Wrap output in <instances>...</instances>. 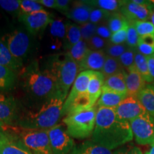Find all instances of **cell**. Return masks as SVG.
Wrapping results in <instances>:
<instances>
[{
    "mask_svg": "<svg viewBox=\"0 0 154 154\" xmlns=\"http://www.w3.org/2000/svg\"><path fill=\"white\" fill-rule=\"evenodd\" d=\"M133 138L129 122L119 117L114 109L98 108L92 141L111 151L130 142Z\"/></svg>",
    "mask_w": 154,
    "mask_h": 154,
    "instance_id": "1",
    "label": "cell"
},
{
    "mask_svg": "<svg viewBox=\"0 0 154 154\" xmlns=\"http://www.w3.org/2000/svg\"><path fill=\"white\" fill-rule=\"evenodd\" d=\"M64 100L59 96L49 98L37 110L23 116L19 125L23 129L49 130L58 124Z\"/></svg>",
    "mask_w": 154,
    "mask_h": 154,
    "instance_id": "2",
    "label": "cell"
},
{
    "mask_svg": "<svg viewBox=\"0 0 154 154\" xmlns=\"http://www.w3.org/2000/svg\"><path fill=\"white\" fill-rule=\"evenodd\" d=\"M48 70L55 79L57 96L65 101L69 88L79 75V64L65 54L61 57L55 58Z\"/></svg>",
    "mask_w": 154,
    "mask_h": 154,
    "instance_id": "3",
    "label": "cell"
},
{
    "mask_svg": "<svg viewBox=\"0 0 154 154\" xmlns=\"http://www.w3.org/2000/svg\"><path fill=\"white\" fill-rule=\"evenodd\" d=\"M98 108L71 111L65 116L63 123L67 134L72 138L84 139L92 136L95 127Z\"/></svg>",
    "mask_w": 154,
    "mask_h": 154,
    "instance_id": "4",
    "label": "cell"
},
{
    "mask_svg": "<svg viewBox=\"0 0 154 154\" xmlns=\"http://www.w3.org/2000/svg\"><path fill=\"white\" fill-rule=\"evenodd\" d=\"M26 85L34 95L39 97L49 99L58 96L55 79L49 70L30 72L26 76Z\"/></svg>",
    "mask_w": 154,
    "mask_h": 154,
    "instance_id": "5",
    "label": "cell"
},
{
    "mask_svg": "<svg viewBox=\"0 0 154 154\" xmlns=\"http://www.w3.org/2000/svg\"><path fill=\"white\" fill-rule=\"evenodd\" d=\"M19 139L32 154H52L48 130L23 129Z\"/></svg>",
    "mask_w": 154,
    "mask_h": 154,
    "instance_id": "6",
    "label": "cell"
},
{
    "mask_svg": "<svg viewBox=\"0 0 154 154\" xmlns=\"http://www.w3.org/2000/svg\"><path fill=\"white\" fill-rule=\"evenodd\" d=\"M133 136L139 145L153 144L154 141V117L146 111L129 121Z\"/></svg>",
    "mask_w": 154,
    "mask_h": 154,
    "instance_id": "7",
    "label": "cell"
},
{
    "mask_svg": "<svg viewBox=\"0 0 154 154\" xmlns=\"http://www.w3.org/2000/svg\"><path fill=\"white\" fill-rule=\"evenodd\" d=\"M52 154H69L76 148L74 140L62 124H58L48 130Z\"/></svg>",
    "mask_w": 154,
    "mask_h": 154,
    "instance_id": "8",
    "label": "cell"
},
{
    "mask_svg": "<svg viewBox=\"0 0 154 154\" xmlns=\"http://www.w3.org/2000/svg\"><path fill=\"white\" fill-rule=\"evenodd\" d=\"M2 40L8 48L11 55L22 62V59L27 54L30 47V38L27 33L22 30H15Z\"/></svg>",
    "mask_w": 154,
    "mask_h": 154,
    "instance_id": "9",
    "label": "cell"
},
{
    "mask_svg": "<svg viewBox=\"0 0 154 154\" xmlns=\"http://www.w3.org/2000/svg\"><path fill=\"white\" fill-rule=\"evenodd\" d=\"M19 20L24 25L29 33L36 35L45 29L53 19L51 14L44 9L31 14L22 12L19 15Z\"/></svg>",
    "mask_w": 154,
    "mask_h": 154,
    "instance_id": "10",
    "label": "cell"
},
{
    "mask_svg": "<svg viewBox=\"0 0 154 154\" xmlns=\"http://www.w3.org/2000/svg\"><path fill=\"white\" fill-rule=\"evenodd\" d=\"M120 12L129 23L144 22L150 19L152 13L151 3L149 5H138L132 1H124Z\"/></svg>",
    "mask_w": 154,
    "mask_h": 154,
    "instance_id": "11",
    "label": "cell"
},
{
    "mask_svg": "<svg viewBox=\"0 0 154 154\" xmlns=\"http://www.w3.org/2000/svg\"><path fill=\"white\" fill-rule=\"evenodd\" d=\"M114 110L119 117L128 122L146 111L137 96H127Z\"/></svg>",
    "mask_w": 154,
    "mask_h": 154,
    "instance_id": "12",
    "label": "cell"
},
{
    "mask_svg": "<svg viewBox=\"0 0 154 154\" xmlns=\"http://www.w3.org/2000/svg\"><path fill=\"white\" fill-rule=\"evenodd\" d=\"M106 57L104 51H91L89 49L84 59L79 63V72L88 70L101 72Z\"/></svg>",
    "mask_w": 154,
    "mask_h": 154,
    "instance_id": "13",
    "label": "cell"
},
{
    "mask_svg": "<svg viewBox=\"0 0 154 154\" xmlns=\"http://www.w3.org/2000/svg\"><path fill=\"white\" fill-rule=\"evenodd\" d=\"M1 154H32L19 139L3 132L0 140Z\"/></svg>",
    "mask_w": 154,
    "mask_h": 154,
    "instance_id": "14",
    "label": "cell"
},
{
    "mask_svg": "<svg viewBox=\"0 0 154 154\" xmlns=\"http://www.w3.org/2000/svg\"><path fill=\"white\" fill-rule=\"evenodd\" d=\"M126 84L128 96H137L146 86V82L135 66L127 70Z\"/></svg>",
    "mask_w": 154,
    "mask_h": 154,
    "instance_id": "15",
    "label": "cell"
},
{
    "mask_svg": "<svg viewBox=\"0 0 154 154\" xmlns=\"http://www.w3.org/2000/svg\"><path fill=\"white\" fill-rule=\"evenodd\" d=\"M94 7L87 5L84 1L75 2L73 3L69 10L65 13L69 19L79 24L89 22V17Z\"/></svg>",
    "mask_w": 154,
    "mask_h": 154,
    "instance_id": "16",
    "label": "cell"
},
{
    "mask_svg": "<svg viewBox=\"0 0 154 154\" xmlns=\"http://www.w3.org/2000/svg\"><path fill=\"white\" fill-rule=\"evenodd\" d=\"M104 79V76L101 72L93 71L86 91L88 97L93 106L96 105V103L101 95Z\"/></svg>",
    "mask_w": 154,
    "mask_h": 154,
    "instance_id": "17",
    "label": "cell"
},
{
    "mask_svg": "<svg viewBox=\"0 0 154 154\" xmlns=\"http://www.w3.org/2000/svg\"><path fill=\"white\" fill-rule=\"evenodd\" d=\"M128 96L127 94L119 93L109 90L102 89V94L96 102L97 108H109L115 109Z\"/></svg>",
    "mask_w": 154,
    "mask_h": 154,
    "instance_id": "18",
    "label": "cell"
},
{
    "mask_svg": "<svg viewBox=\"0 0 154 154\" xmlns=\"http://www.w3.org/2000/svg\"><path fill=\"white\" fill-rule=\"evenodd\" d=\"M16 114V103L11 97L0 94V121L9 125L14 120Z\"/></svg>",
    "mask_w": 154,
    "mask_h": 154,
    "instance_id": "19",
    "label": "cell"
},
{
    "mask_svg": "<svg viewBox=\"0 0 154 154\" xmlns=\"http://www.w3.org/2000/svg\"><path fill=\"white\" fill-rule=\"evenodd\" d=\"M127 72L118 73L107 78H105L104 83L102 89L109 90L119 93L127 94V88L126 84Z\"/></svg>",
    "mask_w": 154,
    "mask_h": 154,
    "instance_id": "20",
    "label": "cell"
},
{
    "mask_svg": "<svg viewBox=\"0 0 154 154\" xmlns=\"http://www.w3.org/2000/svg\"><path fill=\"white\" fill-rule=\"evenodd\" d=\"M69 154H114L111 150L100 145L92 140H86L74 149Z\"/></svg>",
    "mask_w": 154,
    "mask_h": 154,
    "instance_id": "21",
    "label": "cell"
},
{
    "mask_svg": "<svg viewBox=\"0 0 154 154\" xmlns=\"http://www.w3.org/2000/svg\"><path fill=\"white\" fill-rule=\"evenodd\" d=\"M65 24H66V36H65L63 47V49L68 51L82 38L79 25L70 22H66Z\"/></svg>",
    "mask_w": 154,
    "mask_h": 154,
    "instance_id": "22",
    "label": "cell"
},
{
    "mask_svg": "<svg viewBox=\"0 0 154 154\" xmlns=\"http://www.w3.org/2000/svg\"><path fill=\"white\" fill-rule=\"evenodd\" d=\"M137 98L145 110L154 117V86L151 84L146 85Z\"/></svg>",
    "mask_w": 154,
    "mask_h": 154,
    "instance_id": "23",
    "label": "cell"
},
{
    "mask_svg": "<svg viewBox=\"0 0 154 154\" xmlns=\"http://www.w3.org/2000/svg\"><path fill=\"white\" fill-rule=\"evenodd\" d=\"M0 65L8 67L14 71L22 65L21 61L17 60L11 55L2 38H0Z\"/></svg>",
    "mask_w": 154,
    "mask_h": 154,
    "instance_id": "24",
    "label": "cell"
},
{
    "mask_svg": "<svg viewBox=\"0 0 154 154\" xmlns=\"http://www.w3.org/2000/svg\"><path fill=\"white\" fill-rule=\"evenodd\" d=\"M84 2L94 8L103 9L110 13L119 12L124 3V1L119 0H89Z\"/></svg>",
    "mask_w": 154,
    "mask_h": 154,
    "instance_id": "25",
    "label": "cell"
},
{
    "mask_svg": "<svg viewBox=\"0 0 154 154\" xmlns=\"http://www.w3.org/2000/svg\"><path fill=\"white\" fill-rule=\"evenodd\" d=\"M50 35L56 44L63 45L66 36V24L61 19H53L49 24Z\"/></svg>",
    "mask_w": 154,
    "mask_h": 154,
    "instance_id": "26",
    "label": "cell"
},
{
    "mask_svg": "<svg viewBox=\"0 0 154 154\" xmlns=\"http://www.w3.org/2000/svg\"><path fill=\"white\" fill-rule=\"evenodd\" d=\"M134 66L138 70V72L143 76L146 83H148L149 84H153L154 81L149 73L147 57L141 54L138 51H136V54H135Z\"/></svg>",
    "mask_w": 154,
    "mask_h": 154,
    "instance_id": "27",
    "label": "cell"
},
{
    "mask_svg": "<svg viewBox=\"0 0 154 154\" xmlns=\"http://www.w3.org/2000/svg\"><path fill=\"white\" fill-rule=\"evenodd\" d=\"M107 24L111 33H115L124 28H128L129 22L120 11L111 13L107 21Z\"/></svg>",
    "mask_w": 154,
    "mask_h": 154,
    "instance_id": "28",
    "label": "cell"
},
{
    "mask_svg": "<svg viewBox=\"0 0 154 154\" xmlns=\"http://www.w3.org/2000/svg\"><path fill=\"white\" fill-rule=\"evenodd\" d=\"M126 71L118 59H115L110 57H106L103 69L101 71L102 74L104 76V78H107L113 75L118 74Z\"/></svg>",
    "mask_w": 154,
    "mask_h": 154,
    "instance_id": "29",
    "label": "cell"
},
{
    "mask_svg": "<svg viewBox=\"0 0 154 154\" xmlns=\"http://www.w3.org/2000/svg\"><path fill=\"white\" fill-rule=\"evenodd\" d=\"M14 71L8 67L0 65V89H10L15 82Z\"/></svg>",
    "mask_w": 154,
    "mask_h": 154,
    "instance_id": "30",
    "label": "cell"
},
{
    "mask_svg": "<svg viewBox=\"0 0 154 154\" xmlns=\"http://www.w3.org/2000/svg\"><path fill=\"white\" fill-rule=\"evenodd\" d=\"M88 50L89 49L87 47L86 42L82 39L76 44H75L74 47L68 50L66 54L79 64L85 57Z\"/></svg>",
    "mask_w": 154,
    "mask_h": 154,
    "instance_id": "31",
    "label": "cell"
},
{
    "mask_svg": "<svg viewBox=\"0 0 154 154\" xmlns=\"http://www.w3.org/2000/svg\"><path fill=\"white\" fill-rule=\"evenodd\" d=\"M137 51L146 57L153 55L154 54V35L139 36Z\"/></svg>",
    "mask_w": 154,
    "mask_h": 154,
    "instance_id": "32",
    "label": "cell"
},
{
    "mask_svg": "<svg viewBox=\"0 0 154 154\" xmlns=\"http://www.w3.org/2000/svg\"><path fill=\"white\" fill-rule=\"evenodd\" d=\"M19 5L22 12L26 14L44 10L43 6L38 3V0H19Z\"/></svg>",
    "mask_w": 154,
    "mask_h": 154,
    "instance_id": "33",
    "label": "cell"
},
{
    "mask_svg": "<svg viewBox=\"0 0 154 154\" xmlns=\"http://www.w3.org/2000/svg\"><path fill=\"white\" fill-rule=\"evenodd\" d=\"M128 48V47L126 45V44H113L109 42L106 47L105 48L104 52L108 57L119 59L126 51Z\"/></svg>",
    "mask_w": 154,
    "mask_h": 154,
    "instance_id": "34",
    "label": "cell"
},
{
    "mask_svg": "<svg viewBox=\"0 0 154 154\" xmlns=\"http://www.w3.org/2000/svg\"><path fill=\"white\" fill-rule=\"evenodd\" d=\"M111 13L103 9L93 8L89 17V22L94 24H100L107 22Z\"/></svg>",
    "mask_w": 154,
    "mask_h": 154,
    "instance_id": "35",
    "label": "cell"
},
{
    "mask_svg": "<svg viewBox=\"0 0 154 154\" xmlns=\"http://www.w3.org/2000/svg\"><path fill=\"white\" fill-rule=\"evenodd\" d=\"M137 51V48H129L119 58L121 64L124 67V69H129L134 66L135 54Z\"/></svg>",
    "mask_w": 154,
    "mask_h": 154,
    "instance_id": "36",
    "label": "cell"
},
{
    "mask_svg": "<svg viewBox=\"0 0 154 154\" xmlns=\"http://www.w3.org/2000/svg\"><path fill=\"white\" fill-rule=\"evenodd\" d=\"M80 28L81 34H82V38L86 42L90 38L96 35V29L97 25L94 24L93 23L88 22L84 24L79 25Z\"/></svg>",
    "mask_w": 154,
    "mask_h": 154,
    "instance_id": "37",
    "label": "cell"
},
{
    "mask_svg": "<svg viewBox=\"0 0 154 154\" xmlns=\"http://www.w3.org/2000/svg\"><path fill=\"white\" fill-rule=\"evenodd\" d=\"M0 7L11 14L19 15L22 13L19 0H0Z\"/></svg>",
    "mask_w": 154,
    "mask_h": 154,
    "instance_id": "38",
    "label": "cell"
},
{
    "mask_svg": "<svg viewBox=\"0 0 154 154\" xmlns=\"http://www.w3.org/2000/svg\"><path fill=\"white\" fill-rule=\"evenodd\" d=\"M86 42L88 49L91 51H104L109 42H107L106 40L99 36L95 35Z\"/></svg>",
    "mask_w": 154,
    "mask_h": 154,
    "instance_id": "39",
    "label": "cell"
},
{
    "mask_svg": "<svg viewBox=\"0 0 154 154\" xmlns=\"http://www.w3.org/2000/svg\"><path fill=\"white\" fill-rule=\"evenodd\" d=\"M135 27L139 36L154 35V26L150 21L136 22Z\"/></svg>",
    "mask_w": 154,
    "mask_h": 154,
    "instance_id": "40",
    "label": "cell"
},
{
    "mask_svg": "<svg viewBox=\"0 0 154 154\" xmlns=\"http://www.w3.org/2000/svg\"><path fill=\"white\" fill-rule=\"evenodd\" d=\"M139 35L135 27L134 23H129L128 31H127V38L126 44L129 48H137Z\"/></svg>",
    "mask_w": 154,
    "mask_h": 154,
    "instance_id": "41",
    "label": "cell"
},
{
    "mask_svg": "<svg viewBox=\"0 0 154 154\" xmlns=\"http://www.w3.org/2000/svg\"><path fill=\"white\" fill-rule=\"evenodd\" d=\"M128 28H124L115 33H113L111 34L109 42L113 44H123L126 43Z\"/></svg>",
    "mask_w": 154,
    "mask_h": 154,
    "instance_id": "42",
    "label": "cell"
},
{
    "mask_svg": "<svg viewBox=\"0 0 154 154\" xmlns=\"http://www.w3.org/2000/svg\"><path fill=\"white\" fill-rule=\"evenodd\" d=\"M111 34L112 33L108 26L107 22L97 25V29H96V35L97 36L106 40L110 39Z\"/></svg>",
    "mask_w": 154,
    "mask_h": 154,
    "instance_id": "43",
    "label": "cell"
},
{
    "mask_svg": "<svg viewBox=\"0 0 154 154\" xmlns=\"http://www.w3.org/2000/svg\"><path fill=\"white\" fill-rule=\"evenodd\" d=\"M114 154H143L141 150L137 146L131 145H128L124 147L121 148L116 150L114 152Z\"/></svg>",
    "mask_w": 154,
    "mask_h": 154,
    "instance_id": "44",
    "label": "cell"
},
{
    "mask_svg": "<svg viewBox=\"0 0 154 154\" xmlns=\"http://www.w3.org/2000/svg\"><path fill=\"white\" fill-rule=\"evenodd\" d=\"M72 1L69 0H56V9L65 14L71 8Z\"/></svg>",
    "mask_w": 154,
    "mask_h": 154,
    "instance_id": "45",
    "label": "cell"
},
{
    "mask_svg": "<svg viewBox=\"0 0 154 154\" xmlns=\"http://www.w3.org/2000/svg\"><path fill=\"white\" fill-rule=\"evenodd\" d=\"M147 61H148V66H149V73L151 74L154 81V54L153 55L149 56L147 57Z\"/></svg>",
    "mask_w": 154,
    "mask_h": 154,
    "instance_id": "46",
    "label": "cell"
},
{
    "mask_svg": "<svg viewBox=\"0 0 154 154\" xmlns=\"http://www.w3.org/2000/svg\"><path fill=\"white\" fill-rule=\"evenodd\" d=\"M38 2L43 7L56 9V0H38Z\"/></svg>",
    "mask_w": 154,
    "mask_h": 154,
    "instance_id": "47",
    "label": "cell"
},
{
    "mask_svg": "<svg viewBox=\"0 0 154 154\" xmlns=\"http://www.w3.org/2000/svg\"><path fill=\"white\" fill-rule=\"evenodd\" d=\"M7 127H8V125L4 124V123L0 121V131L3 132L4 131H5L6 129H7Z\"/></svg>",
    "mask_w": 154,
    "mask_h": 154,
    "instance_id": "48",
    "label": "cell"
},
{
    "mask_svg": "<svg viewBox=\"0 0 154 154\" xmlns=\"http://www.w3.org/2000/svg\"><path fill=\"white\" fill-rule=\"evenodd\" d=\"M146 154H154V143L151 144V149H149V151H148Z\"/></svg>",
    "mask_w": 154,
    "mask_h": 154,
    "instance_id": "49",
    "label": "cell"
},
{
    "mask_svg": "<svg viewBox=\"0 0 154 154\" xmlns=\"http://www.w3.org/2000/svg\"><path fill=\"white\" fill-rule=\"evenodd\" d=\"M150 19H151V22H152V24H153V26H154V10L152 11V13L151 14V17H150Z\"/></svg>",
    "mask_w": 154,
    "mask_h": 154,
    "instance_id": "50",
    "label": "cell"
},
{
    "mask_svg": "<svg viewBox=\"0 0 154 154\" xmlns=\"http://www.w3.org/2000/svg\"><path fill=\"white\" fill-rule=\"evenodd\" d=\"M151 8H152V11L154 10V0H151Z\"/></svg>",
    "mask_w": 154,
    "mask_h": 154,
    "instance_id": "51",
    "label": "cell"
},
{
    "mask_svg": "<svg viewBox=\"0 0 154 154\" xmlns=\"http://www.w3.org/2000/svg\"><path fill=\"white\" fill-rule=\"evenodd\" d=\"M2 134H3V132L0 131V140H1V138H2Z\"/></svg>",
    "mask_w": 154,
    "mask_h": 154,
    "instance_id": "52",
    "label": "cell"
},
{
    "mask_svg": "<svg viewBox=\"0 0 154 154\" xmlns=\"http://www.w3.org/2000/svg\"><path fill=\"white\" fill-rule=\"evenodd\" d=\"M151 85H153V86H154V83H153V84H151Z\"/></svg>",
    "mask_w": 154,
    "mask_h": 154,
    "instance_id": "53",
    "label": "cell"
},
{
    "mask_svg": "<svg viewBox=\"0 0 154 154\" xmlns=\"http://www.w3.org/2000/svg\"><path fill=\"white\" fill-rule=\"evenodd\" d=\"M153 143H154V141H153Z\"/></svg>",
    "mask_w": 154,
    "mask_h": 154,
    "instance_id": "54",
    "label": "cell"
},
{
    "mask_svg": "<svg viewBox=\"0 0 154 154\" xmlns=\"http://www.w3.org/2000/svg\"><path fill=\"white\" fill-rule=\"evenodd\" d=\"M0 154H1V153H0Z\"/></svg>",
    "mask_w": 154,
    "mask_h": 154,
    "instance_id": "55",
    "label": "cell"
}]
</instances>
